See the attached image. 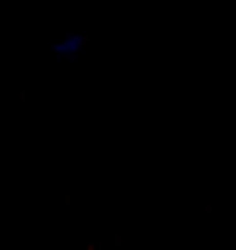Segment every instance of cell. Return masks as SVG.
Instances as JSON below:
<instances>
[{"label": "cell", "mask_w": 236, "mask_h": 250, "mask_svg": "<svg viewBox=\"0 0 236 250\" xmlns=\"http://www.w3.org/2000/svg\"><path fill=\"white\" fill-rule=\"evenodd\" d=\"M82 48H84V39L79 34H66L53 46V53L61 60H73L82 53Z\"/></svg>", "instance_id": "6da1fadb"}]
</instances>
